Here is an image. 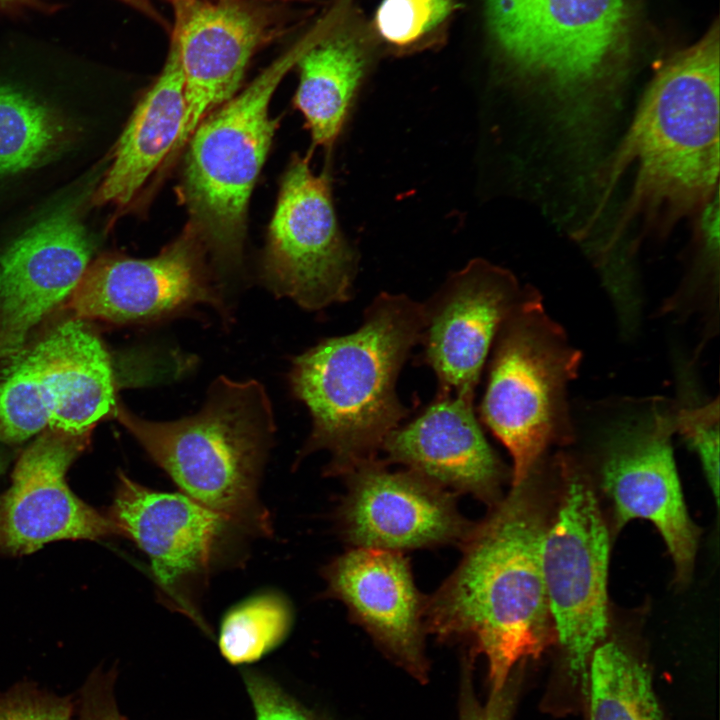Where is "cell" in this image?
<instances>
[{"label": "cell", "instance_id": "1", "mask_svg": "<svg viewBox=\"0 0 720 720\" xmlns=\"http://www.w3.org/2000/svg\"><path fill=\"white\" fill-rule=\"evenodd\" d=\"M532 476L474 523L457 567L424 603L426 632L486 657L491 691L556 638L541 562L548 520Z\"/></svg>", "mask_w": 720, "mask_h": 720}, {"label": "cell", "instance_id": "2", "mask_svg": "<svg viewBox=\"0 0 720 720\" xmlns=\"http://www.w3.org/2000/svg\"><path fill=\"white\" fill-rule=\"evenodd\" d=\"M424 326L423 304L383 292L367 307L356 331L326 338L294 359L290 386L312 419L299 458L328 451L329 476H344L377 458L408 414L396 383Z\"/></svg>", "mask_w": 720, "mask_h": 720}, {"label": "cell", "instance_id": "3", "mask_svg": "<svg viewBox=\"0 0 720 720\" xmlns=\"http://www.w3.org/2000/svg\"><path fill=\"white\" fill-rule=\"evenodd\" d=\"M181 493L248 536H271L259 484L275 422L263 385L217 378L203 407L174 421L143 419L117 403L112 414Z\"/></svg>", "mask_w": 720, "mask_h": 720}, {"label": "cell", "instance_id": "4", "mask_svg": "<svg viewBox=\"0 0 720 720\" xmlns=\"http://www.w3.org/2000/svg\"><path fill=\"white\" fill-rule=\"evenodd\" d=\"M629 164L636 166L633 200L647 212L682 216L703 208L717 192V26L674 55L650 83L611 176Z\"/></svg>", "mask_w": 720, "mask_h": 720}, {"label": "cell", "instance_id": "5", "mask_svg": "<svg viewBox=\"0 0 720 720\" xmlns=\"http://www.w3.org/2000/svg\"><path fill=\"white\" fill-rule=\"evenodd\" d=\"M492 350L480 416L508 450L515 486L536 472L551 445L572 439L568 388L582 353L533 287L501 327Z\"/></svg>", "mask_w": 720, "mask_h": 720}, {"label": "cell", "instance_id": "6", "mask_svg": "<svg viewBox=\"0 0 720 720\" xmlns=\"http://www.w3.org/2000/svg\"><path fill=\"white\" fill-rule=\"evenodd\" d=\"M312 37L313 32L203 118L187 142L182 194L190 225L222 262L241 257L250 196L277 127L270 101Z\"/></svg>", "mask_w": 720, "mask_h": 720}, {"label": "cell", "instance_id": "7", "mask_svg": "<svg viewBox=\"0 0 720 720\" xmlns=\"http://www.w3.org/2000/svg\"><path fill=\"white\" fill-rule=\"evenodd\" d=\"M599 472L617 528L634 519L653 523L679 581L691 575L698 532L681 491L673 455L674 400L622 399L601 407Z\"/></svg>", "mask_w": 720, "mask_h": 720}, {"label": "cell", "instance_id": "8", "mask_svg": "<svg viewBox=\"0 0 720 720\" xmlns=\"http://www.w3.org/2000/svg\"><path fill=\"white\" fill-rule=\"evenodd\" d=\"M561 492L541 552L550 614L571 683L587 691L592 654L608 627L609 533L590 482L561 456Z\"/></svg>", "mask_w": 720, "mask_h": 720}, {"label": "cell", "instance_id": "9", "mask_svg": "<svg viewBox=\"0 0 720 720\" xmlns=\"http://www.w3.org/2000/svg\"><path fill=\"white\" fill-rule=\"evenodd\" d=\"M169 1L186 102L171 159L203 118L236 94L252 57L297 25L303 16L298 4L304 1Z\"/></svg>", "mask_w": 720, "mask_h": 720}, {"label": "cell", "instance_id": "10", "mask_svg": "<svg viewBox=\"0 0 720 720\" xmlns=\"http://www.w3.org/2000/svg\"><path fill=\"white\" fill-rule=\"evenodd\" d=\"M356 256L340 231L328 175L295 155L283 175L270 223L263 278L279 297L317 311L348 301Z\"/></svg>", "mask_w": 720, "mask_h": 720}, {"label": "cell", "instance_id": "11", "mask_svg": "<svg viewBox=\"0 0 720 720\" xmlns=\"http://www.w3.org/2000/svg\"><path fill=\"white\" fill-rule=\"evenodd\" d=\"M107 516L118 535L147 555L163 603L205 628L200 599L208 577L233 537L243 533L185 494L150 489L124 473Z\"/></svg>", "mask_w": 720, "mask_h": 720}, {"label": "cell", "instance_id": "12", "mask_svg": "<svg viewBox=\"0 0 720 720\" xmlns=\"http://www.w3.org/2000/svg\"><path fill=\"white\" fill-rule=\"evenodd\" d=\"M491 40L515 67L560 85L600 75L623 48L626 0H484Z\"/></svg>", "mask_w": 720, "mask_h": 720}, {"label": "cell", "instance_id": "13", "mask_svg": "<svg viewBox=\"0 0 720 720\" xmlns=\"http://www.w3.org/2000/svg\"><path fill=\"white\" fill-rule=\"evenodd\" d=\"M66 304L76 319L112 324L153 323L198 304L228 315L224 296L206 268L203 242L191 225L154 257L99 256L88 264Z\"/></svg>", "mask_w": 720, "mask_h": 720}, {"label": "cell", "instance_id": "14", "mask_svg": "<svg viewBox=\"0 0 720 720\" xmlns=\"http://www.w3.org/2000/svg\"><path fill=\"white\" fill-rule=\"evenodd\" d=\"M343 477L347 490L336 522L352 547L401 552L460 546L474 526L459 511L456 494L410 469L391 471L374 458Z\"/></svg>", "mask_w": 720, "mask_h": 720}, {"label": "cell", "instance_id": "15", "mask_svg": "<svg viewBox=\"0 0 720 720\" xmlns=\"http://www.w3.org/2000/svg\"><path fill=\"white\" fill-rule=\"evenodd\" d=\"M529 289L510 271L474 259L423 304L420 342L424 361L438 378V393L474 398L498 332Z\"/></svg>", "mask_w": 720, "mask_h": 720}, {"label": "cell", "instance_id": "16", "mask_svg": "<svg viewBox=\"0 0 720 720\" xmlns=\"http://www.w3.org/2000/svg\"><path fill=\"white\" fill-rule=\"evenodd\" d=\"M89 436L48 428L23 452L0 497V553L20 556L53 541L118 535L107 514L79 499L66 481Z\"/></svg>", "mask_w": 720, "mask_h": 720}, {"label": "cell", "instance_id": "17", "mask_svg": "<svg viewBox=\"0 0 720 720\" xmlns=\"http://www.w3.org/2000/svg\"><path fill=\"white\" fill-rule=\"evenodd\" d=\"M92 251L80 203L72 201L7 247L0 257V361L20 353L34 327L68 300Z\"/></svg>", "mask_w": 720, "mask_h": 720}, {"label": "cell", "instance_id": "18", "mask_svg": "<svg viewBox=\"0 0 720 720\" xmlns=\"http://www.w3.org/2000/svg\"><path fill=\"white\" fill-rule=\"evenodd\" d=\"M327 597L341 601L393 660L420 680L427 674L423 597L400 552L353 547L322 571Z\"/></svg>", "mask_w": 720, "mask_h": 720}, {"label": "cell", "instance_id": "19", "mask_svg": "<svg viewBox=\"0 0 720 720\" xmlns=\"http://www.w3.org/2000/svg\"><path fill=\"white\" fill-rule=\"evenodd\" d=\"M474 398L438 393L415 419L393 430L381 450L433 483L469 494L490 507L500 501L506 476L474 412Z\"/></svg>", "mask_w": 720, "mask_h": 720}, {"label": "cell", "instance_id": "20", "mask_svg": "<svg viewBox=\"0 0 720 720\" xmlns=\"http://www.w3.org/2000/svg\"><path fill=\"white\" fill-rule=\"evenodd\" d=\"M44 389L51 429L90 435L117 404L109 352L83 321L68 320L23 350Z\"/></svg>", "mask_w": 720, "mask_h": 720}, {"label": "cell", "instance_id": "21", "mask_svg": "<svg viewBox=\"0 0 720 720\" xmlns=\"http://www.w3.org/2000/svg\"><path fill=\"white\" fill-rule=\"evenodd\" d=\"M377 47L370 26L354 14L329 17L314 29L296 63L294 104L315 146L328 148L339 136Z\"/></svg>", "mask_w": 720, "mask_h": 720}, {"label": "cell", "instance_id": "22", "mask_svg": "<svg viewBox=\"0 0 720 720\" xmlns=\"http://www.w3.org/2000/svg\"><path fill=\"white\" fill-rule=\"evenodd\" d=\"M186 112L179 53L171 37L161 73L135 107L111 166L92 196L97 206L128 205L177 143Z\"/></svg>", "mask_w": 720, "mask_h": 720}, {"label": "cell", "instance_id": "23", "mask_svg": "<svg viewBox=\"0 0 720 720\" xmlns=\"http://www.w3.org/2000/svg\"><path fill=\"white\" fill-rule=\"evenodd\" d=\"M78 132L55 108L0 84V178L47 163L72 144Z\"/></svg>", "mask_w": 720, "mask_h": 720}, {"label": "cell", "instance_id": "24", "mask_svg": "<svg viewBox=\"0 0 720 720\" xmlns=\"http://www.w3.org/2000/svg\"><path fill=\"white\" fill-rule=\"evenodd\" d=\"M587 691L589 720H664L647 665L619 642L594 650Z\"/></svg>", "mask_w": 720, "mask_h": 720}, {"label": "cell", "instance_id": "25", "mask_svg": "<svg viewBox=\"0 0 720 720\" xmlns=\"http://www.w3.org/2000/svg\"><path fill=\"white\" fill-rule=\"evenodd\" d=\"M292 625V609L278 592H262L240 602L224 616L219 648L232 664L251 663L277 647Z\"/></svg>", "mask_w": 720, "mask_h": 720}, {"label": "cell", "instance_id": "26", "mask_svg": "<svg viewBox=\"0 0 720 720\" xmlns=\"http://www.w3.org/2000/svg\"><path fill=\"white\" fill-rule=\"evenodd\" d=\"M457 7L456 0H381L369 26L378 47L411 54L444 39Z\"/></svg>", "mask_w": 720, "mask_h": 720}, {"label": "cell", "instance_id": "27", "mask_svg": "<svg viewBox=\"0 0 720 720\" xmlns=\"http://www.w3.org/2000/svg\"><path fill=\"white\" fill-rule=\"evenodd\" d=\"M0 376V442L19 443L49 427L46 394L23 351Z\"/></svg>", "mask_w": 720, "mask_h": 720}, {"label": "cell", "instance_id": "28", "mask_svg": "<svg viewBox=\"0 0 720 720\" xmlns=\"http://www.w3.org/2000/svg\"><path fill=\"white\" fill-rule=\"evenodd\" d=\"M688 366H680L679 392L675 404V428L694 450L705 478L718 502L719 497V399L699 392Z\"/></svg>", "mask_w": 720, "mask_h": 720}, {"label": "cell", "instance_id": "29", "mask_svg": "<svg viewBox=\"0 0 720 720\" xmlns=\"http://www.w3.org/2000/svg\"><path fill=\"white\" fill-rule=\"evenodd\" d=\"M76 702L32 681L0 691V720H74Z\"/></svg>", "mask_w": 720, "mask_h": 720}, {"label": "cell", "instance_id": "30", "mask_svg": "<svg viewBox=\"0 0 720 720\" xmlns=\"http://www.w3.org/2000/svg\"><path fill=\"white\" fill-rule=\"evenodd\" d=\"M473 659H465V674L462 681L460 720H510L517 695L521 676L519 665L513 670L504 685L491 694L482 704L476 699L471 677Z\"/></svg>", "mask_w": 720, "mask_h": 720}, {"label": "cell", "instance_id": "31", "mask_svg": "<svg viewBox=\"0 0 720 720\" xmlns=\"http://www.w3.org/2000/svg\"><path fill=\"white\" fill-rule=\"evenodd\" d=\"M244 681L255 720H318L269 677L247 671Z\"/></svg>", "mask_w": 720, "mask_h": 720}, {"label": "cell", "instance_id": "32", "mask_svg": "<svg viewBox=\"0 0 720 720\" xmlns=\"http://www.w3.org/2000/svg\"><path fill=\"white\" fill-rule=\"evenodd\" d=\"M115 680L112 669L99 667L89 674L79 690L78 720H127L117 706Z\"/></svg>", "mask_w": 720, "mask_h": 720}, {"label": "cell", "instance_id": "33", "mask_svg": "<svg viewBox=\"0 0 720 720\" xmlns=\"http://www.w3.org/2000/svg\"><path fill=\"white\" fill-rule=\"evenodd\" d=\"M12 1H16V0H0V4H2V3H8V2H12ZM126 1H128L129 3H132V4H134V5H136V6H138V7H139V6L142 4V2H143V0H126Z\"/></svg>", "mask_w": 720, "mask_h": 720}, {"label": "cell", "instance_id": "34", "mask_svg": "<svg viewBox=\"0 0 720 720\" xmlns=\"http://www.w3.org/2000/svg\"><path fill=\"white\" fill-rule=\"evenodd\" d=\"M6 466V458L0 454V474L4 471Z\"/></svg>", "mask_w": 720, "mask_h": 720}]
</instances>
